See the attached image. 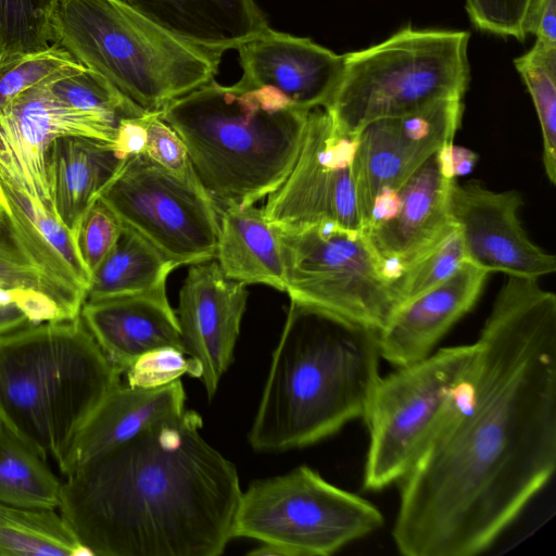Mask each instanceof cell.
Instances as JSON below:
<instances>
[{"label": "cell", "mask_w": 556, "mask_h": 556, "mask_svg": "<svg viewBox=\"0 0 556 556\" xmlns=\"http://www.w3.org/2000/svg\"><path fill=\"white\" fill-rule=\"evenodd\" d=\"M475 343L466 379L396 483L402 555L485 552L555 472V294L507 276Z\"/></svg>", "instance_id": "cell-1"}, {"label": "cell", "mask_w": 556, "mask_h": 556, "mask_svg": "<svg viewBox=\"0 0 556 556\" xmlns=\"http://www.w3.org/2000/svg\"><path fill=\"white\" fill-rule=\"evenodd\" d=\"M187 409L65 476L59 508L96 556H218L241 497L236 466Z\"/></svg>", "instance_id": "cell-2"}, {"label": "cell", "mask_w": 556, "mask_h": 556, "mask_svg": "<svg viewBox=\"0 0 556 556\" xmlns=\"http://www.w3.org/2000/svg\"><path fill=\"white\" fill-rule=\"evenodd\" d=\"M378 332L290 300L249 443L301 448L363 418L380 379Z\"/></svg>", "instance_id": "cell-3"}, {"label": "cell", "mask_w": 556, "mask_h": 556, "mask_svg": "<svg viewBox=\"0 0 556 556\" xmlns=\"http://www.w3.org/2000/svg\"><path fill=\"white\" fill-rule=\"evenodd\" d=\"M271 87L215 80L161 112L185 143L194 173L218 213L268 197L289 176L308 114Z\"/></svg>", "instance_id": "cell-4"}, {"label": "cell", "mask_w": 556, "mask_h": 556, "mask_svg": "<svg viewBox=\"0 0 556 556\" xmlns=\"http://www.w3.org/2000/svg\"><path fill=\"white\" fill-rule=\"evenodd\" d=\"M122 375L80 315L16 330L0 338V421L59 465Z\"/></svg>", "instance_id": "cell-5"}, {"label": "cell", "mask_w": 556, "mask_h": 556, "mask_svg": "<svg viewBox=\"0 0 556 556\" xmlns=\"http://www.w3.org/2000/svg\"><path fill=\"white\" fill-rule=\"evenodd\" d=\"M52 43L149 112L214 80L223 55L177 37L122 0H59Z\"/></svg>", "instance_id": "cell-6"}, {"label": "cell", "mask_w": 556, "mask_h": 556, "mask_svg": "<svg viewBox=\"0 0 556 556\" xmlns=\"http://www.w3.org/2000/svg\"><path fill=\"white\" fill-rule=\"evenodd\" d=\"M466 30L404 27L344 54L337 88L324 108L334 128L355 137L369 123L445 99H463L470 80Z\"/></svg>", "instance_id": "cell-7"}, {"label": "cell", "mask_w": 556, "mask_h": 556, "mask_svg": "<svg viewBox=\"0 0 556 556\" xmlns=\"http://www.w3.org/2000/svg\"><path fill=\"white\" fill-rule=\"evenodd\" d=\"M384 523L370 501L302 465L253 481L235 514L232 538L270 544L281 556H329Z\"/></svg>", "instance_id": "cell-8"}, {"label": "cell", "mask_w": 556, "mask_h": 556, "mask_svg": "<svg viewBox=\"0 0 556 556\" xmlns=\"http://www.w3.org/2000/svg\"><path fill=\"white\" fill-rule=\"evenodd\" d=\"M477 353L476 343L438 349L380 377L363 417L369 433L363 490L381 491L408 471Z\"/></svg>", "instance_id": "cell-9"}, {"label": "cell", "mask_w": 556, "mask_h": 556, "mask_svg": "<svg viewBox=\"0 0 556 556\" xmlns=\"http://www.w3.org/2000/svg\"><path fill=\"white\" fill-rule=\"evenodd\" d=\"M290 300L380 332L397 309L393 281L364 231L277 227Z\"/></svg>", "instance_id": "cell-10"}, {"label": "cell", "mask_w": 556, "mask_h": 556, "mask_svg": "<svg viewBox=\"0 0 556 556\" xmlns=\"http://www.w3.org/2000/svg\"><path fill=\"white\" fill-rule=\"evenodd\" d=\"M99 199L177 266L216 257L219 213L205 190L146 155L129 157Z\"/></svg>", "instance_id": "cell-11"}, {"label": "cell", "mask_w": 556, "mask_h": 556, "mask_svg": "<svg viewBox=\"0 0 556 556\" xmlns=\"http://www.w3.org/2000/svg\"><path fill=\"white\" fill-rule=\"evenodd\" d=\"M355 138L339 132L323 108L308 114L298 159L263 212L277 227L330 224L364 231L352 170Z\"/></svg>", "instance_id": "cell-12"}, {"label": "cell", "mask_w": 556, "mask_h": 556, "mask_svg": "<svg viewBox=\"0 0 556 556\" xmlns=\"http://www.w3.org/2000/svg\"><path fill=\"white\" fill-rule=\"evenodd\" d=\"M463 112V99L440 100L374 121L354 137L352 170L365 229L381 193L397 189L430 156L453 143Z\"/></svg>", "instance_id": "cell-13"}, {"label": "cell", "mask_w": 556, "mask_h": 556, "mask_svg": "<svg viewBox=\"0 0 556 556\" xmlns=\"http://www.w3.org/2000/svg\"><path fill=\"white\" fill-rule=\"evenodd\" d=\"M48 79L14 97L0 112V174L53 213L46 172L50 143L64 136L113 143L121 121L65 104Z\"/></svg>", "instance_id": "cell-14"}, {"label": "cell", "mask_w": 556, "mask_h": 556, "mask_svg": "<svg viewBox=\"0 0 556 556\" xmlns=\"http://www.w3.org/2000/svg\"><path fill=\"white\" fill-rule=\"evenodd\" d=\"M523 201L516 190L494 191L479 181H454L448 202L466 260L488 271L534 278L553 274L556 258L527 235L518 212Z\"/></svg>", "instance_id": "cell-15"}, {"label": "cell", "mask_w": 556, "mask_h": 556, "mask_svg": "<svg viewBox=\"0 0 556 556\" xmlns=\"http://www.w3.org/2000/svg\"><path fill=\"white\" fill-rule=\"evenodd\" d=\"M446 147L430 156L397 189L381 193L374 204L364 232L392 281L403 264L452 225L448 202L456 178Z\"/></svg>", "instance_id": "cell-16"}, {"label": "cell", "mask_w": 556, "mask_h": 556, "mask_svg": "<svg viewBox=\"0 0 556 556\" xmlns=\"http://www.w3.org/2000/svg\"><path fill=\"white\" fill-rule=\"evenodd\" d=\"M249 292L228 279L217 261L190 265L179 292L178 321L186 352L202 366L208 400L233 359Z\"/></svg>", "instance_id": "cell-17"}, {"label": "cell", "mask_w": 556, "mask_h": 556, "mask_svg": "<svg viewBox=\"0 0 556 556\" xmlns=\"http://www.w3.org/2000/svg\"><path fill=\"white\" fill-rule=\"evenodd\" d=\"M237 50L243 70L238 84L275 88L305 111L328 104L344 62V54L268 26Z\"/></svg>", "instance_id": "cell-18"}, {"label": "cell", "mask_w": 556, "mask_h": 556, "mask_svg": "<svg viewBox=\"0 0 556 556\" xmlns=\"http://www.w3.org/2000/svg\"><path fill=\"white\" fill-rule=\"evenodd\" d=\"M488 275L465 261L447 280L401 306L378 332L380 357L396 368L429 356L476 304Z\"/></svg>", "instance_id": "cell-19"}, {"label": "cell", "mask_w": 556, "mask_h": 556, "mask_svg": "<svg viewBox=\"0 0 556 556\" xmlns=\"http://www.w3.org/2000/svg\"><path fill=\"white\" fill-rule=\"evenodd\" d=\"M80 318L106 358L123 374L149 351L172 346L186 352L165 286L85 301Z\"/></svg>", "instance_id": "cell-20"}, {"label": "cell", "mask_w": 556, "mask_h": 556, "mask_svg": "<svg viewBox=\"0 0 556 556\" xmlns=\"http://www.w3.org/2000/svg\"><path fill=\"white\" fill-rule=\"evenodd\" d=\"M180 380L157 388L116 386L76 433L59 469L67 476L185 410Z\"/></svg>", "instance_id": "cell-21"}, {"label": "cell", "mask_w": 556, "mask_h": 556, "mask_svg": "<svg viewBox=\"0 0 556 556\" xmlns=\"http://www.w3.org/2000/svg\"><path fill=\"white\" fill-rule=\"evenodd\" d=\"M127 160L112 143L87 137L64 136L50 143L46 172L53 214L74 238L88 208Z\"/></svg>", "instance_id": "cell-22"}, {"label": "cell", "mask_w": 556, "mask_h": 556, "mask_svg": "<svg viewBox=\"0 0 556 556\" xmlns=\"http://www.w3.org/2000/svg\"><path fill=\"white\" fill-rule=\"evenodd\" d=\"M0 208L14 226L34 267L85 301L90 275L72 232L40 202L1 174Z\"/></svg>", "instance_id": "cell-23"}, {"label": "cell", "mask_w": 556, "mask_h": 556, "mask_svg": "<svg viewBox=\"0 0 556 556\" xmlns=\"http://www.w3.org/2000/svg\"><path fill=\"white\" fill-rule=\"evenodd\" d=\"M177 37L224 53L268 25L254 0H122Z\"/></svg>", "instance_id": "cell-24"}, {"label": "cell", "mask_w": 556, "mask_h": 556, "mask_svg": "<svg viewBox=\"0 0 556 556\" xmlns=\"http://www.w3.org/2000/svg\"><path fill=\"white\" fill-rule=\"evenodd\" d=\"M217 263L224 275L244 285H266L286 292L278 228L263 208L230 205L219 212Z\"/></svg>", "instance_id": "cell-25"}, {"label": "cell", "mask_w": 556, "mask_h": 556, "mask_svg": "<svg viewBox=\"0 0 556 556\" xmlns=\"http://www.w3.org/2000/svg\"><path fill=\"white\" fill-rule=\"evenodd\" d=\"M177 264L123 224L114 247L90 277L85 301L140 293L165 286Z\"/></svg>", "instance_id": "cell-26"}, {"label": "cell", "mask_w": 556, "mask_h": 556, "mask_svg": "<svg viewBox=\"0 0 556 556\" xmlns=\"http://www.w3.org/2000/svg\"><path fill=\"white\" fill-rule=\"evenodd\" d=\"M61 489L46 460L0 421V503L56 509Z\"/></svg>", "instance_id": "cell-27"}, {"label": "cell", "mask_w": 556, "mask_h": 556, "mask_svg": "<svg viewBox=\"0 0 556 556\" xmlns=\"http://www.w3.org/2000/svg\"><path fill=\"white\" fill-rule=\"evenodd\" d=\"M89 551L55 509L0 503V556H86Z\"/></svg>", "instance_id": "cell-28"}, {"label": "cell", "mask_w": 556, "mask_h": 556, "mask_svg": "<svg viewBox=\"0 0 556 556\" xmlns=\"http://www.w3.org/2000/svg\"><path fill=\"white\" fill-rule=\"evenodd\" d=\"M48 85L58 99L79 111L110 116L117 121L139 117L149 112L101 74L83 64L51 76Z\"/></svg>", "instance_id": "cell-29"}, {"label": "cell", "mask_w": 556, "mask_h": 556, "mask_svg": "<svg viewBox=\"0 0 556 556\" xmlns=\"http://www.w3.org/2000/svg\"><path fill=\"white\" fill-rule=\"evenodd\" d=\"M533 101L543 140V165L548 180H556V49L534 42L514 60Z\"/></svg>", "instance_id": "cell-30"}, {"label": "cell", "mask_w": 556, "mask_h": 556, "mask_svg": "<svg viewBox=\"0 0 556 556\" xmlns=\"http://www.w3.org/2000/svg\"><path fill=\"white\" fill-rule=\"evenodd\" d=\"M465 261L459 230L452 223L432 244L397 270L393 279L397 309L447 280Z\"/></svg>", "instance_id": "cell-31"}, {"label": "cell", "mask_w": 556, "mask_h": 556, "mask_svg": "<svg viewBox=\"0 0 556 556\" xmlns=\"http://www.w3.org/2000/svg\"><path fill=\"white\" fill-rule=\"evenodd\" d=\"M59 0H0V61L46 50Z\"/></svg>", "instance_id": "cell-32"}, {"label": "cell", "mask_w": 556, "mask_h": 556, "mask_svg": "<svg viewBox=\"0 0 556 556\" xmlns=\"http://www.w3.org/2000/svg\"><path fill=\"white\" fill-rule=\"evenodd\" d=\"M80 64L58 43H52L37 53L0 61V112L10 100L26 89L65 68Z\"/></svg>", "instance_id": "cell-33"}, {"label": "cell", "mask_w": 556, "mask_h": 556, "mask_svg": "<svg viewBox=\"0 0 556 556\" xmlns=\"http://www.w3.org/2000/svg\"><path fill=\"white\" fill-rule=\"evenodd\" d=\"M124 374L128 386L150 389L172 383L184 375L201 378L202 366L186 352L166 346L142 354Z\"/></svg>", "instance_id": "cell-34"}, {"label": "cell", "mask_w": 556, "mask_h": 556, "mask_svg": "<svg viewBox=\"0 0 556 556\" xmlns=\"http://www.w3.org/2000/svg\"><path fill=\"white\" fill-rule=\"evenodd\" d=\"M123 223L113 211L97 199L84 215L75 235V242L90 277L114 247Z\"/></svg>", "instance_id": "cell-35"}, {"label": "cell", "mask_w": 556, "mask_h": 556, "mask_svg": "<svg viewBox=\"0 0 556 556\" xmlns=\"http://www.w3.org/2000/svg\"><path fill=\"white\" fill-rule=\"evenodd\" d=\"M534 0H465L471 23L480 30L525 40Z\"/></svg>", "instance_id": "cell-36"}, {"label": "cell", "mask_w": 556, "mask_h": 556, "mask_svg": "<svg viewBox=\"0 0 556 556\" xmlns=\"http://www.w3.org/2000/svg\"><path fill=\"white\" fill-rule=\"evenodd\" d=\"M160 112H152L148 118V139L143 155L177 178L201 186L185 143L161 118Z\"/></svg>", "instance_id": "cell-37"}, {"label": "cell", "mask_w": 556, "mask_h": 556, "mask_svg": "<svg viewBox=\"0 0 556 556\" xmlns=\"http://www.w3.org/2000/svg\"><path fill=\"white\" fill-rule=\"evenodd\" d=\"M0 282L9 287L46 293L61 307L68 319L80 315L84 300L56 286L37 269L17 264L0 255Z\"/></svg>", "instance_id": "cell-38"}, {"label": "cell", "mask_w": 556, "mask_h": 556, "mask_svg": "<svg viewBox=\"0 0 556 556\" xmlns=\"http://www.w3.org/2000/svg\"><path fill=\"white\" fill-rule=\"evenodd\" d=\"M16 304L34 324L66 319L56 302L43 292L9 287L0 282V305Z\"/></svg>", "instance_id": "cell-39"}, {"label": "cell", "mask_w": 556, "mask_h": 556, "mask_svg": "<svg viewBox=\"0 0 556 556\" xmlns=\"http://www.w3.org/2000/svg\"><path fill=\"white\" fill-rule=\"evenodd\" d=\"M151 113L119 122L117 136L112 146L122 157L127 160L144 153L148 139L147 123Z\"/></svg>", "instance_id": "cell-40"}, {"label": "cell", "mask_w": 556, "mask_h": 556, "mask_svg": "<svg viewBox=\"0 0 556 556\" xmlns=\"http://www.w3.org/2000/svg\"><path fill=\"white\" fill-rule=\"evenodd\" d=\"M526 29L536 43L556 49V0H534Z\"/></svg>", "instance_id": "cell-41"}, {"label": "cell", "mask_w": 556, "mask_h": 556, "mask_svg": "<svg viewBox=\"0 0 556 556\" xmlns=\"http://www.w3.org/2000/svg\"><path fill=\"white\" fill-rule=\"evenodd\" d=\"M31 325L35 324L18 305H0V338Z\"/></svg>", "instance_id": "cell-42"}, {"label": "cell", "mask_w": 556, "mask_h": 556, "mask_svg": "<svg viewBox=\"0 0 556 556\" xmlns=\"http://www.w3.org/2000/svg\"><path fill=\"white\" fill-rule=\"evenodd\" d=\"M446 153L455 178L469 173L477 162V155L472 151L456 147L453 143L446 147Z\"/></svg>", "instance_id": "cell-43"}]
</instances>
